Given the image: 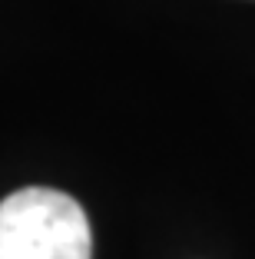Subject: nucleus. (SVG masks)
Instances as JSON below:
<instances>
[{
	"label": "nucleus",
	"instance_id": "1",
	"mask_svg": "<svg viewBox=\"0 0 255 259\" xmlns=\"http://www.w3.org/2000/svg\"><path fill=\"white\" fill-rule=\"evenodd\" d=\"M90 220L73 196L27 186L0 203V259H90Z\"/></svg>",
	"mask_w": 255,
	"mask_h": 259
}]
</instances>
